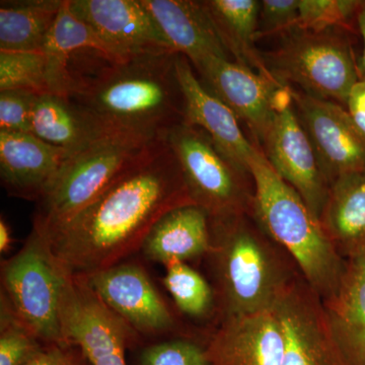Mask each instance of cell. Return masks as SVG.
I'll use <instances>...</instances> for the list:
<instances>
[{"label": "cell", "instance_id": "cell-2", "mask_svg": "<svg viewBox=\"0 0 365 365\" xmlns=\"http://www.w3.org/2000/svg\"><path fill=\"white\" fill-rule=\"evenodd\" d=\"M207 256L220 319L273 311L302 276L294 259L253 215L210 220Z\"/></svg>", "mask_w": 365, "mask_h": 365}, {"label": "cell", "instance_id": "cell-21", "mask_svg": "<svg viewBox=\"0 0 365 365\" xmlns=\"http://www.w3.org/2000/svg\"><path fill=\"white\" fill-rule=\"evenodd\" d=\"M323 304L346 359L365 365V252L346 259L339 287Z\"/></svg>", "mask_w": 365, "mask_h": 365}, {"label": "cell", "instance_id": "cell-24", "mask_svg": "<svg viewBox=\"0 0 365 365\" xmlns=\"http://www.w3.org/2000/svg\"><path fill=\"white\" fill-rule=\"evenodd\" d=\"M202 2L223 46L235 61L257 73L275 79L256 46L261 1L205 0Z\"/></svg>", "mask_w": 365, "mask_h": 365}, {"label": "cell", "instance_id": "cell-31", "mask_svg": "<svg viewBox=\"0 0 365 365\" xmlns=\"http://www.w3.org/2000/svg\"><path fill=\"white\" fill-rule=\"evenodd\" d=\"M39 95L32 91H0V130L32 133L34 106Z\"/></svg>", "mask_w": 365, "mask_h": 365}, {"label": "cell", "instance_id": "cell-17", "mask_svg": "<svg viewBox=\"0 0 365 365\" xmlns=\"http://www.w3.org/2000/svg\"><path fill=\"white\" fill-rule=\"evenodd\" d=\"M206 349L211 365H282L280 319L274 311L220 319Z\"/></svg>", "mask_w": 365, "mask_h": 365}, {"label": "cell", "instance_id": "cell-14", "mask_svg": "<svg viewBox=\"0 0 365 365\" xmlns=\"http://www.w3.org/2000/svg\"><path fill=\"white\" fill-rule=\"evenodd\" d=\"M195 69L203 85L263 144L275 114L276 95L284 85L230 59L211 57Z\"/></svg>", "mask_w": 365, "mask_h": 365}, {"label": "cell", "instance_id": "cell-3", "mask_svg": "<svg viewBox=\"0 0 365 365\" xmlns=\"http://www.w3.org/2000/svg\"><path fill=\"white\" fill-rule=\"evenodd\" d=\"M174 53L108 63L81 81L72 100L109 128L160 138L184 121L185 101Z\"/></svg>", "mask_w": 365, "mask_h": 365}, {"label": "cell", "instance_id": "cell-23", "mask_svg": "<svg viewBox=\"0 0 365 365\" xmlns=\"http://www.w3.org/2000/svg\"><path fill=\"white\" fill-rule=\"evenodd\" d=\"M319 222L345 260L365 252V170L330 185Z\"/></svg>", "mask_w": 365, "mask_h": 365}, {"label": "cell", "instance_id": "cell-35", "mask_svg": "<svg viewBox=\"0 0 365 365\" xmlns=\"http://www.w3.org/2000/svg\"><path fill=\"white\" fill-rule=\"evenodd\" d=\"M356 21L362 36V40H364V52H362L359 61L356 62L357 74H359V81H365V2L364 6L360 7Z\"/></svg>", "mask_w": 365, "mask_h": 365}, {"label": "cell", "instance_id": "cell-26", "mask_svg": "<svg viewBox=\"0 0 365 365\" xmlns=\"http://www.w3.org/2000/svg\"><path fill=\"white\" fill-rule=\"evenodd\" d=\"M163 283L178 309L186 316L206 318L216 309L215 289L185 262H172L165 265Z\"/></svg>", "mask_w": 365, "mask_h": 365}, {"label": "cell", "instance_id": "cell-19", "mask_svg": "<svg viewBox=\"0 0 365 365\" xmlns=\"http://www.w3.org/2000/svg\"><path fill=\"white\" fill-rule=\"evenodd\" d=\"M176 54L192 66L211 57L230 59L202 1L141 0Z\"/></svg>", "mask_w": 365, "mask_h": 365}, {"label": "cell", "instance_id": "cell-1", "mask_svg": "<svg viewBox=\"0 0 365 365\" xmlns=\"http://www.w3.org/2000/svg\"><path fill=\"white\" fill-rule=\"evenodd\" d=\"M189 204L179 163L160 137L88 207L45 237L72 275L88 276L126 261L163 215Z\"/></svg>", "mask_w": 365, "mask_h": 365}, {"label": "cell", "instance_id": "cell-22", "mask_svg": "<svg viewBox=\"0 0 365 365\" xmlns=\"http://www.w3.org/2000/svg\"><path fill=\"white\" fill-rule=\"evenodd\" d=\"M112 131L114 129L71 98L43 93L34 106L32 133L71 153Z\"/></svg>", "mask_w": 365, "mask_h": 365}, {"label": "cell", "instance_id": "cell-20", "mask_svg": "<svg viewBox=\"0 0 365 365\" xmlns=\"http://www.w3.org/2000/svg\"><path fill=\"white\" fill-rule=\"evenodd\" d=\"M210 247V218L200 206L189 204L163 215L150 230L141 251L148 260L165 266L206 257Z\"/></svg>", "mask_w": 365, "mask_h": 365}, {"label": "cell", "instance_id": "cell-27", "mask_svg": "<svg viewBox=\"0 0 365 365\" xmlns=\"http://www.w3.org/2000/svg\"><path fill=\"white\" fill-rule=\"evenodd\" d=\"M45 346L0 294V365L28 364Z\"/></svg>", "mask_w": 365, "mask_h": 365}, {"label": "cell", "instance_id": "cell-36", "mask_svg": "<svg viewBox=\"0 0 365 365\" xmlns=\"http://www.w3.org/2000/svg\"><path fill=\"white\" fill-rule=\"evenodd\" d=\"M14 237L11 227L4 217L0 218V252L6 254L13 246Z\"/></svg>", "mask_w": 365, "mask_h": 365}, {"label": "cell", "instance_id": "cell-25", "mask_svg": "<svg viewBox=\"0 0 365 365\" xmlns=\"http://www.w3.org/2000/svg\"><path fill=\"white\" fill-rule=\"evenodd\" d=\"M64 0H2L0 51H43Z\"/></svg>", "mask_w": 365, "mask_h": 365}, {"label": "cell", "instance_id": "cell-11", "mask_svg": "<svg viewBox=\"0 0 365 365\" xmlns=\"http://www.w3.org/2000/svg\"><path fill=\"white\" fill-rule=\"evenodd\" d=\"M290 88L295 111L329 185L345 175L365 170V136L344 106Z\"/></svg>", "mask_w": 365, "mask_h": 365}, {"label": "cell", "instance_id": "cell-12", "mask_svg": "<svg viewBox=\"0 0 365 365\" xmlns=\"http://www.w3.org/2000/svg\"><path fill=\"white\" fill-rule=\"evenodd\" d=\"M83 277L106 306L139 337L168 335L176 329L174 314L138 264L124 261Z\"/></svg>", "mask_w": 365, "mask_h": 365}, {"label": "cell", "instance_id": "cell-16", "mask_svg": "<svg viewBox=\"0 0 365 365\" xmlns=\"http://www.w3.org/2000/svg\"><path fill=\"white\" fill-rule=\"evenodd\" d=\"M178 79L185 101V123L201 129L215 148L242 176L251 178L250 162L258 153L242 131L234 112L203 85L182 55L176 57Z\"/></svg>", "mask_w": 365, "mask_h": 365}, {"label": "cell", "instance_id": "cell-18", "mask_svg": "<svg viewBox=\"0 0 365 365\" xmlns=\"http://www.w3.org/2000/svg\"><path fill=\"white\" fill-rule=\"evenodd\" d=\"M71 153L33 133L0 130V178L9 196L38 202Z\"/></svg>", "mask_w": 365, "mask_h": 365}, {"label": "cell", "instance_id": "cell-29", "mask_svg": "<svg viewBox=\"0 0 365 365\" xmlns=\"http://www.w3.org/2000/svg\"><path fill=\"white\" fill-rule=\"evenodd\" d=\"M364 4L359 0H299L297 29L321 33L347 28Z\"/></svg>", "mask_w": 365, "mask_h": 365}, {"label": "cell", "instance_id": "cell-8", "mask_svg": "<svg viewBox=\"0 0 365 365\" xmlns=\"http://www.w3.org/2000/svg\"><path fill=\"white\" fill-rule=\"evenodd\" d=\"M162 138L177 158L192 200L210 220L253 213L248 178L223 158L205 132L181 122L163 132Z\"/></svg>", "mask_w": 365, "mask_h": 365}, {"label": "cell", "instance_id": "cell-28", "mask_svg": "<svg viewBox=\"0 0 365 365\" xmlns=\"http://www.w3.org/2000/svg\"><path fill=\"white\" fill-rule=\"evenodd\" d=\"M49 93L44 52L0 51V91Z\"/></svg>", "mask_w": 365, "mask_h": 365}, {"label": "cell", "instance_id": "cell-4", "mask_svg": "<svg viewBox=\"0 0 365 365\" xmlns=\"http://www.w3.org/2000/svg\"><path fill=\"white\" fill-rule=\"evenodd\" d=\"M254 185L253 217L282 247L322 300L339 287L346 260L304 199L273 170L260 150L250 162Z\"/></svg>", "mask_w": 365, "mask_h": 365}, {"label": "cell", "instance_id": "cell-5", "mask_svg": "<svg viewBox=\"0 0 365 365\" xmlns=\"http://www.w3.org/2000/svg\"><path fill=\"white\" fill-rule=\"evenodd\" d=\"M157 139L115 130L72 153L36 202L33 227L48 235L66 225L102 195Z\"/></svg>", "mask_w": 365, "mask_h": 365}, {"label": "cell", "instance_id": "cell-9", "mask_svg": "<svg viewBox=\"0 0 365 365\" xmlns=\"http://www.w3.org/2000/svg\"><path fill=\"white\" fill-rule=\"evenodd\" d=\"M60 323L64 340L78 346L91 365H128L126 351L139 336L91 289L83 276L67 282Z\"/></svg>", "mask_w": 365, "mask_h": 365}, {"label": "cell", "instance_id": "cell-10", "mask_svg": "<svg viewBox=\"0 0 365 365\" xmlns=\"http://www.w3.org/2000/svg\"><path fill=\"white\" fill-rule=\"evenodd\" d=\"M274 108L272 124L262 144L264 155L278 176L299 194L319 220L330 185L295 111L290 86L278 91Z\"/></svg>", "mask_w": 365, "mask_h": 365}, {"label": "cell", "instance_id": "cell-7", "mask_svg": "<svg viewBox=\"0 0 365 365\" xmlns=\"http://www.w3.org/2000/svg\"><path fill=\"white\" fill-rule=\"evenodd\" d=\"M263 57L276 81L294 83L307 95L342 106L359 81L351 48L334 30L316 33L295 29Z\"/></svg>", "mask_w": 365, "mask_h": 365}, {"label": "cell", "instance_id": "cell-6", "mask_svg": "<svg viewBox=\"0 0 365 365\" xmlns=\"http://www.w3.org/2000/svg\"><path fill=\"white\" fill-rule=\"evenodd\" d=\"M72 274L33 227L23 248L1 263V294L46 345L68 344L60 323L62 295Z\"/></svg>", "mask_w": 365, "mask_h": 365}, {"label": "cell", "instance_id": "cell-32", "mask_svg": "<svg viewBox=\"0 0 365 365\" xmlns=\"http://www.w3.org/2000/svg\"><path fill=\"white\" fill-rule=\"evenodd\" d=\"M299 0H263L259 13L257 39L287 35L295 30L299 20Z\"/></svg>", "mask_w": 365, "mask_h": 365}, {"label": "cell", "instance_id": "cell-30", "mask_svg": "<svg viewBox=\"0 0 365 365\" xmlns=\"http://www.w3.org/2000/svg\"><path fill=\"white\" fill-rule=\"evenodd\" d=\"M139 365H211V362L206 342L180 337L146 346Z\"/></svg>", "mask_w": 365, "mask_h": 365}, {"label": "cell", "instance_id": "cell-33", "mask_svg": "<svg viewBox=\"0 0 365 365\" xmlns=\"http://www.w3.org/2000/svg\"><path fill=\"white\" fill-rule=\"evenodd\" d=\"M26 365H91L78 346L46 345L39 354Z\"/></svg>", "mask_w": 365, "mask_h": 365}, {"label": "cell", "instance_id": "cell-13", "mask_svg": "<svg viewBox=\"0 0 365 365\" xmlns=\"http://www.w3.org/2000/svg\"><path fill=\"white\" fill-rule=\"evenodd\" d=\"M273 311L284 335L282 365H351L334 337L323 300L304 276Z\"/></svg>", "mask_w": 365, "mask_h": 365}, {"label": "cell", "instance_id": "cell-15", "mask_svg": "<svg viewBox=\"0 0 365 365\" xmlns=\"http://www.w3.org/2000/svg\"><path fill=\"white\" fill-rule=\"evenodd\" d=\"M72 13L86 21L123 61L146 54L176 53L141 0H68Z\"/></svg>", "mask_w": 365, "mask_h": 365}, {"label": "cell", "instance_id": "cell-34", "mask_svg": "<svg viewBox=\"0 0 365 365\" xmlns=\"http://www.w3.org/2000/svg\"><path fill=\"white\" fill-rule=\"evenodd\" d=\"M357 128L365 136V81H357L353 86L345 104Z\"/></svg>", "mask_w": 365, "mask_h": 365}]
</instances>
